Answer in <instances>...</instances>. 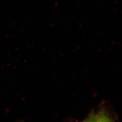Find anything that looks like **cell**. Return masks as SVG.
Instances as JSON below:
<instances>
[{"label":"cell","mask_w":122,"mask_h":122,"mask_svg":"<svg viewBox=\"0 0 122 122\" xmlns=\"http://www.w3.org/2000/svg\"><path fill=\"white\" fill-rule=\"evenodd\" d=\"M97 120V114H91L86 119L82 122H96Z\"/></svg>","instance_id":"2"},{"label":"cell","mask_w":122,"mask_h":122,"mask_svg":"<svg viewBox=\"0 0 122 122\" xmlns=\"http://www.w3.org/2000/svg\"><path fill=\"white\" fill-rule=\"evenodd\" d=\"M96 122H112V119L108 113L105 110H101L97 114V120Z\"/></svg>","instance_id":"1"}]
</instances>
